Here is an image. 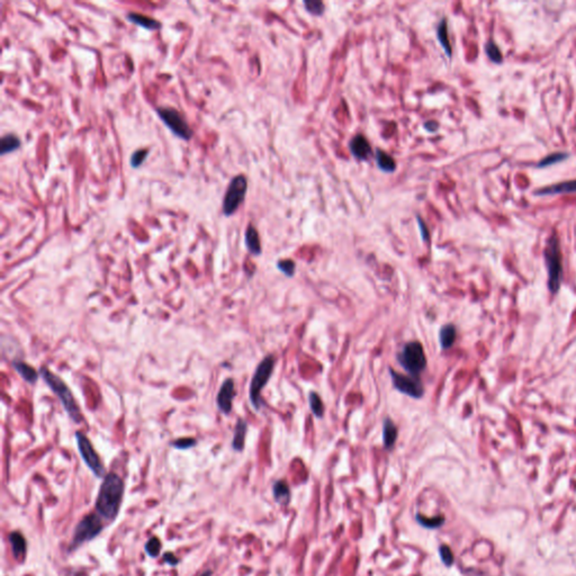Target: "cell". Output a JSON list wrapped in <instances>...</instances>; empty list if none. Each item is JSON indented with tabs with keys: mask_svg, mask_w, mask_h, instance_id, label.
Returning <instances> with one entry per match:
<instances>
[{
	"mask_svg": "<svg viewBox=\"0 0 576 576\" xmlns=\"http://www.w3.org/2000/svg\"><path fill=\"white\" fill-rule=\"evenodd\" d=\"M124 494V482L115 473H109L101 486L98 493L96 509L104 518L114 520L121 508Z\"/></svg>",
	"mask_w": 576,
	"mask_h": 576,
	"instance_id": "cell-1",
	"label": "cell"
},
{
	"mask_svg": "<svg viewBox=\"0 0 576 576\" xmlns=\"http://www.w3.org/2000/svg\"><path fill=\"white\" fill-rule=\"evenodd\" d=\"M544 257L548 273V290L551 294H556L561 290L564 274L561 241L556 232L548 238L544 250Z\"/></svg>",
	"mask_w": 576,
	"mask_h": 576,
	"instance_id": "cell-2",
	"label": "cell"
},
{
	"mask_svg": "<svg viewBox=\"0 0 576 576\" xmlns=\"http://www.w3.org/2000/svg\"><path fill=\"white\" fill-rule=\"evenodd\" d=\"M40 375L42 376V378L46 383L52 392L55 394L57 398L60 399L61 404L63 405L64 410L68 413L74 423H80L82 421V414L80 412V408L78 403L75 402L73 394L70 391L67 384L59 377L57 375L52 373L48 367H41Z\"/></svg>",
	"mask_w": 576,
	"mask_h": 576,
	"instance_id": "cell-3",
	"label": "cell"
},
{
	"mask_svg": "<svg viewBox=\"0 0 576 576\" xmlns=\"http://www.w3.org/2000/svg\"><path fill=\"white\" fill-rule=\"evenodd\" d=\"M396 359L399 365L414 378H420V375L427 369V357L423 345L419 341H410L398 352Z\"/></svg>",
	"mask_w": 576,
	"mask_h": 576,
	"instance_id": "cell-4",
	"label": "cell"
},
{
	"mask_svg": "<svg viewBox=\"0 0 576 576\" xmlns=\"http://www.w3.org/2000/svg\"><path fill=\"white\" fill-rule=\"evenodd\" d=\"M275 368V358L274 356L269 355L264 357L258 365L254 377L251 379L250 389H249V397L252 407L255 408L256 411H259L262 407L261 401V391L264 386L267 385L268 380L270 379Z\"/></svg>",
	"mask_w": 576,
	"mask_h": 576,
	"instance_id": "cell-5",
	"label": "cell"
},
{
	"mask_svg": "<svg viewBox=\"0 0 576 576\" xmlns=\"http://www.w3.org/2000/svg\"><path fill=\"white\" fill-rule=\"evenodd\" d=\"M246 190H248V179L245 176L238 175L233 177L227 186L224 198H223V214L225 216H231L236 213L241 204L244 202Z\"/></svg>",
	"mask_w": 576,
	"mask_h": 576,
	"instance_id": "cell-6",
	"label": "cell"
},
{
	"mask_svg": "<svg viewBox=\"0 0 576 576\" xmlns=\"http://www.w3.org/2000/svg\"><path fill=\"white\" fill-rule=\"evenodd\" d=\"M156 111L160 120L176 137L184 141H189L193 138V128L179 110L174 107L162 106V107H157Z\"/></svg>",
	"mask_w": 576,
	"mask_h": 576,
	"instance_id": "cell-7",
	"label": "cell"
},
{
	"mask_svg": "<svg viewBox=\"0 0 576 576\" xmlns=\"http://www.w3.org/2000/svg\"><path fill=\"white\" fill-rule=\"evenodd\" d=\"M75 440H77L78 449L82 460L85 462L86 465L90 468V471L95 474L97 477H103L105 475V467L96 450L93 449L89 439H88L84 433L78 431L75 432Z\"/></svg>",
	"mask_w": 576,
	"mask_h": 576,
	"instance_id": "cell-8",
	"label": "cell"
},
{
	"mask_svg": "<svg viewBox=\"0 0 576 576\" xmlns=\"http://www.w3.org/2000/svg\"><path fill=\"white\" fill-rule=\"evenodd\" d=\"M389 372L394 389L397 390L399 393L415 399H420L425 395V387H423L420 378H414L412 376L398 374L393 368H389Z\"/></svg>",
	"mask_w": 576,
	"mask_h": 576,
	"instance_id": "cell-9",
	"label": "cell"
},
{
	"mask_svg": "<svg viewBox=\"0 0 576 576\" xmlns=\"http://www.w3.org/2000/svg\"><path fill=\"white\" fill-rule=\"evenodd\" d=\"M102 530L103 524L98 514L91 513L86 515L74 529L72 540L73 546L75 547V546L84 544L85 542H88V540L93 539Z\"/></svg>",
	"mask_w": 576,
	"mask_h": 576,
	"instance_id": "cell-10",
	"label": "cell"
},
{
	"mask_svg": "<svg viewBox=\"0 0 576 576\" xmlns=\"http://www.w3.org/2000/svg\"><path fill=\"white\" fill-rule=\"evenodd\" d=\"M349 150L358 161H367L373 156V148L363 134H357L349 141Z\"/></svg>",
	"mask_w": 576,
	"mask_h": 576,
	"instance_id": "cell-11",
	"label": "cell"
},
{
	"mask_svg": "<svg viewBox=\"0 0 576 576\" xmlns=\"http://www.w3.org/2000/svg\"><path fill=\"white\" fill-rule=\"evenodd\" d=\"M236 396V390H234V380L227 378L222 384L219 394L216 397V403L220 411L224 414H230L232 411V401Z\"/></svg>",
	"mask_w": 576,
	"mask_h": 576,
	"instance_id": "cell-12",
	"label": "cell"
},
{
	"mask_svg": "<svg viewBox=\"0 0 576 576\" xmlns=\"http://www.w3.org/2000/svg\"><path fill=\"white\" fill-rule=\"evenodd\" d=\"M576 193V180H567L562 183L538 188L533 191V195L537 196H554L562 195V194H574Z\"/></svg>",
	"mask_w": 576,
	"mask_h": 576,
	"instance_id": "cell-13",
	"label": "cell"
},
{
	"mask_svg": "<svg viewBox=\"0 0 576 576\" xmlns=\"http://www.w3.org/2000/svg\"><path fill=\"white\" fill-rule=\"evenodd\" d=\"M244 242H245L246 249H248V251L250 252L252 256H260L261 255L262 248H261V241H260L259 233H258L257 228L252 224H249L248 227H246L245 234H244Z\"/></svg>",
	"mask_w": 576,
	"mask_h": 576,
	"instance_id": "cell-14",
	"label": "cell"
},
{
	"mask_svg": "<svg viewBox=\"0 0 576 576\" xmlns=\"http://www.w3.org/2000/svg\"><path fill=\"white\" fill-rule=\"evenodd\" d=\"M437 39L439 41L440 45L444 49L446 55L449 59L452 56V48L449 40V31H448V20L447 17H443L437 25Z\"/></svg>",
	"mask_w": 576,
	"mask_h": 576,
	"instance_id": "cell-15",
	"label": "cell"
},
{
	"mask_svg": "<svg viewBox=\"0 0 576 576\" xmlns=\"http://www.w3.org/2000/svg\"><path fill=\"white\" fill-rule=\"evenodd\" d=\"M375 160H376V164H377V167L383 172L392 174V172L395 171L396 168H397L395 159H394L391 155L387 153V152L380 150V149H376Z\"/></svg>",
	"mask_w": 576,
	"mask_h": 576,
	"instance_id": "cell-16",
	"label": "cell"
},
{
	"mask_svg": "<svg viewBox=\"0 0 576 576\" xmlns=\"http://www.w3.org/2000/svg\"><path fill=\"white\" fill-rule=\"evenodd\" d=\"M397 427L392 419L386 418L383 422V441L386 450H392L397 440Z\"/></svg>",
	"mask_w": 576,
	"mask_h": 576,
	"instance_id": "cell-17",
	"label": "cell"
},
{
	"mask_svg": "<svg viewBox=\"0 0 576 576\" xmlns=\"http://www.w3.org/2000/svg\"><path fill=\"white\" fill-rule=\"evenodd\" d=\"M126 20L128 22H131L132 24L134 25H138L143 27L145 29H150V31H153V29H159L161 27V23L155 20V18H151L149 16H144L142 14H139V13H128L126 15Z\"/></svg>",
	"mask_w": 576,
	"mask_h": 576,
	"instance_id": "cell-18",
	"label": "cell"
},
{
	"mask_svg": "<svg viewBox=\"0 0 576 576\" xmlns=\"http://www.w3.org/2000/svg\"><path fill=\"white\" fill-rule=\"evenodd\" d=\"M456 338H457V329L454 324H451V323L445 324L441 327V329H440L439 342L440 345H441L443 350L450 349L451 347L454 345Z\"/></svg>",
	"mask_w": 576,
	"mask_h": 576,
	"instance_id": "cell-19",
	"label": "cell"
},
{
	"mask_svg": "<svg viewBox=\"0 0 576 576\" xmlns=\"http://www.w3.org/2000/svg\"><path fill=\"white\" fill-rule=\"evenodd\" d=\"M248 430V425L243 419H239L234 430V436L232 440V448L237 451H242L245 443V434Z\"/></svg>",
	"mask_w": 576,
	"mask_h": 576,
	"instance_id": "cell-20",
	"label": "cell"
},
{
	"mask_svg": "<svg viewBox=\"0 0 576 576\" xmlns=\"http://www.w3.org/2000/svg\"><path fill=\"white\" fill-rule=\"evenodd\" d=\"M9 542L13 548V554L16 560L22 561L26 554V542L23 534L20 532H11L9 534Z\"/></svg>",
	"mask_w": 576,
	"mask_h": 576,
	"instance_id": "cell-21",
	"label": "cell"
},
{
	"mask_svg": "<svg viewBox=\"0 0 576 576\" xmlns=\"http://www.w3.org/2000/svg\"><path fill=\"white\" fill-rule=\"evenodd\" d=\"M13 367L15 368L16 372L21 375V377L25 381H27V383L29 384L36 383V380L39 378V374L32 366H29L23 361L15 360L13 362Z\"/></svg>",
	"mask_w": 576,
	"mask_h": 576,
	"instance_id": "cell-22",
	"label": "cell"
},
{
	"mask_svg": "<svg viewBox=\"0 0 576 576\" xmlns=\"http://www.w3.org/2000/svg\"><path fill=\"white\" fill-rule=\"evenodd\" d=\"M22 141L17 135L13 133L5 134L2 138V141H0V155L6 156L7 153H11V152L20 149Z\"/></svg>",
	"mask_w": 576,
	"mask_h": 576,
	"instance_id": "cell-23",
	"label": "cell"
},
{
	"mask_svg": "<svg viewBox=\"0 0 576 576\" xmlns=\"http://www.w3.org/2000/svg\"><path fill=\"white\" fill-rule=\"evenodd\" d=\"M274 497L279 504L287 505L291 502V491L285 481H277L273 487Z\"/></svg>",
	"mask_w": 576,
	"mask_h": 576,
	"instance_id": "cell-24",
	"label": "cell"
},
{
	"mask_svg": "<svg viewBox=\"0 0 576 576\" xmlns=\"http://www.w3.org/2000/svg\"><path fill=\"white\" fill-rule=\"evenodd\" d=\"M484 50H485L487 57H489V60L492 61L493 63L500 64V63L503 62L502 52H501V50H500L497 44L493 40L487 41V42L485 43Z\"/></svg>",
	"mask_w": 576,
	"mask_h": 576,
	"instance_id": "cell-25",
	"label": "cell"
},
{
	"mask_svg": "<svg viewBox=\"0 0 576 576\" xmlns=\"http://www.w3.org/2000/svg\"><path fill=\"white\" fill-rule=\"evenodd\" d=\"M309 401L312 413L317 419H322L323 415H324V404L322 402L321 396L315 392H311L309 394Z\"/></svg>",
	"mask_w": 576,
	"mask_h": 576,
	"instance_id": "cell-26",
	"label": "cell"
},
{
	"mask_svg": "<svg viewBox=\"0 0 576 576\" xmlns=\"http://www.w3.org/2000/svg\"><path fill=\"white\" fill-rule=\"evenodd\" d=\"M569 157V155L567 152H554V153H550L548 156H546L545 158H543L542 160H540L537 163V168H547L550 166H554V164L558 163V162H562L564 160H566V159Z\"/></svg>",
	"mask_w": 576,
	"mask_h": 576,
	"instance_id": "cell-27",
	"label": "cell"
},
{
	"mask_svg": "<svg viewBox=\"0 0 576 576\" xmlns=\"http://www.w3.org/2000/svg\"><path fill=\"white\" fill-rule=\"evenodd\" d=\"M303 5L309 14L316 17L322 16L325 11V5L321 0H304Z\"/></svg>",
	"mask_w": 576,
	"mask_h": 576,
	"instance_id": "cell-28",
	"label": "cell"
},
{
	"mask_svg": "<svg viewBox=\"0 0 576 576\" xmlns=\"http://www.w3.org/2000/svg\"><path fill=\"white\" fill-rule=\"evenodd\" d=\"M416 521H418L419 524L425 528L436 529V528L441 527L445 524V516L439 515V516H434V518L430 519V518H425V516L418 514V515H416Z\"/></svg>",
	"mask_w": 576,
	"mask_h": 576,
	"instance_id": "cell-29",
	"label": "cell"
},
{
	"mask_svg": "<svg viewBox=\"0 0 576 576\" xmlns=\"http://www.w3.org/2000/svg\"><path fill=\"white\" fill-rule=\"evenodd\" d=\"M148 156H149V150H146V149H140V150H137L135 152H133L132 156H131V159H130L131 167L134 168V169L140 168L144 163V161L146 160Z\"/></svg>",
	"mask_w": 576,
	"mask_h": 576,
	"instance_id": "cell-30",
	"label": "cell"
},
{
	"mask_svg": "<svg viewBox=\"0 0 576 576\" xmlns=\"http://www.w3.org/2000/svg\"><path fill=\"white\" fill-rule=\"evenodd\" d=\"M277 268L279 272L283 273L287 277H293L294 275H295V270H296V264L293 260L291 259H285V260H279L277 262Z\"/></svg>",
	"mask_w": 576,
	"mask_h": 576,
	"instance_id": "cell-31",
	"label": "cell"
},
{
	"mask_svg": "<svg viewBox=\"0 0 576 576\" xmlns=\"http://www.w3.org/2000/svg\"><path fill=\"white\" fill-rule=\"evenodd\" d=\"M439 555H440V558H441V561L446 566L450 567L452 564H454L455 556H454V552H452V550L450 549L449 546H447V545L440 546V547H439Z\"/></svg>",
	"mask_w": 576,
	"mask_h": 576,
	"instance_id": "cell-32",
	"label": "cell"
},
{
	"mask_svg": "<svg viewBox=\"0 0 576 576\" xmlns=\"http://www.w3.org/2000/svg\"><path fill=\"white\" fill-rule=\"evenodd\" d=\"M160 549H161V543L157 537L151 538L145 545V550L148 552V555H150L151 557H157L159 554H160Z\"/></svg>",
	"mask_w": 576,
	"mask_h": 576,
	"instance_id": "cell-33",
	"label": "cell"
},
{
	"mask_svg": "<svg viewBox=\"0 0 576 576\" xmlns=\"http://www.w3.org/2000/svg\"><path fill=\"white\" fill-rule=\"evenodd\" d=\"M196 445V440L195 439H191V438H181L176 440L171 444V446L174 448H177V449H188V448H191Z\"/></svg>",
	"mask_w": 576,
	"mask_h": 576,
	"instance_id": "cell-34",
	"label": "cell"
},
{
	"mask_svg": "<svg viewBox=\"0 0 576 576\" xmlns=\"http://www.w3.org/2000/svg\"><path fill=\"white\" fill-rule=\"evenodd\" d=\"M416 221H418L422 240L425 241V242H429V241H430V231H429L428 225L426 224V222L422 220V217L420 215H416Z\"/></svg>",
	"mask_w": 576,
	"mask_h": 576,
	"instance_id": "cell-35",
	"label": "cell"
},
{
	"mask_svg": "<svg viewBox=\"0 0 576 576\" xmlns=\"http://www.w3.org/2000/svg\"><path fill=\"white\" fill-rule=\"evenodd\" d=\"M423 127H425L426 131L430 132V133H434V132H437L439 130V123L437 121L429 120V121L425 122Z\"/></svg>",
	"mask_w": 576,
	"mask_h": 576,
	"instance_id": "cell-36",
	"label": "cell"
},
{
	"mask_svg": "<svg viewBox=\"0 0 576 576\" xmlns=\"http://www.w3.org/2000/svg\"><path fill=\"white\" fill-rule=\"evenodd\" d=\"M163 561L171 566H176L179 563V561L176 558L174 554H171V552H166V554L163 555Z\"/></svg>",
	"mask_w": 576,
	"mask_h": 576,
	"instance_id": "cell-37",
	"label": "cell"
},
{
	"mask_svg": "<svg viewBox=\"0 0 576 576\" xmlns=\"http://www.w3.org/2000/svg\"><path fill=\"white\" fill-rule=\"evenodd\" d=\"M212 575V571H206L205 573H203L201 576H210Z\"/></svg>",
	"mask_w": 576,
	"mask_h": 576,
	"instance_id": "cell-38",
	"label": "cell"
}]
</instances>
